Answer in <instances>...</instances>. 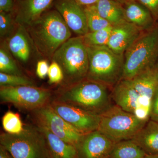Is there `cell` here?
Returning a JSON list of instances; mask_svg holds the SVG:
<instances>
[{
    "instance_id": "obj_1",
    "label": "cell",
    "mask_w": 158,
    "mask_h": 158,
    "mask_svg": "<svg viewBox=\"0 0 158 158\" xmlns=\"http://www.w3.org/2000/svg\"><path fill=\"white\" fill-rule=\"evenodd\" d=\"M26 28L37 52L48 59L71 37V31L56 9L46 11Z\"/></svg>"
},
{
    "instance_id": "obj_2",
    "label": "cell",
    "mask_w": 158,
    "mask_h": 158,
    "mask_svg": "<svg viewBox=\"0 0 158 158\" xmlns=\"http://www.w3.org/2000/svg\"><path fill=\"white\" fill-rule=\"evenodd\" d=\"M108 88L86 79L65 86L53 99L101 116L113 106Z\"/></svg>"
},
{
    "instance_id": "obj_3",
    "label": "cell",
    "mask_w": 158,
    "mask_h": 158,
    "mask_svg": "<svg viewBox=\"0 0 158 158\" xmlns=\"http://www.w3.org/2000/svg\"><path fill=\"white\" fill-rule=\"evenodd\" d=\"M122 79L133 78L155 65L158 61V23L144 31L124 54Z\"/></svg>"
},
{
    "instance_id": "obj_4",
    "label": "cell",
    "mask_w": 158,
    "mask_h": 158,
    "mask_svg": "<svg viewBox=\"0 0 158 158\" xmlns=\"http://www.w3.org/2000/svg\"><path fill=\"white\" fill-rule=\"evenodd\" d=\"M64 74V86L86 79L89 69L87 46L81 36L71 37L62 44L53 56Z\"/></svg>"
},
{
    "instance_id": "obj_5",
    "label": "cell",
    "mask_w": 158,
    "mask_h": 158,
    "mask_svg": "<svg viewBox=\"0 0 158 158\" xmlns=\"http://www.w3.org/2000/svg\"><path fill=\"white\" fill-rule=\"evenodd\" d=\"M89 69L86 79L108 86H115L121 80L124 55L113 52L107 46H87Z\"/></svg>"
},
{
    "instance_id": "obj_6",
    "label": "cell",
    "mask_w": 158,
    "mask_h": 158,
    "mask_svg": "<svg viewBox=\"0 0 158 158\" xmlns=\"http://www.w3.org/2000/svg\"><path fill=\"white\" fill-rule=\"evenodd\" d=\"M0 145L14 158H50L45 137L37 126L25 127L18 134L3 133Z\"/></svg>"
},
{
    "instance_id": "obj_7",
    "label": "cell",
    "mask_w": 158,
    "mask_h": 158,
    "mask_svg": "<svg viewBox=\"0 0 158 158\" xmlns=\"http://www.w3.org/2000/svg\"><path fill=\"white\" fill-rule=\"evenodd\" d=\"M148 121L140 120L118 106H112L101 115L98 130L116 143L132 139Z\"/></svg>"
},
{
    "instance_id": "obj_8",
    "label": "cell",
    "mask_w": 158,
    "mask_h": 158,
    "mask_svg": "<svg viewBox=\"0 0 158 158\" xmlns=\"http://www.w3.org/2000/svg\"><path fill=\"white\" fill-rule=\"evenodd\" d=\"M52 98L50 90L35 86L1 87L0 88L2 102L11 104L31 112L49 104Z\"/></svg>"
},
{
    "instance_id": "obj_9",
    "label": "cell",
    "mask_w": 158,
    "mask_h": 158,
    "mask_svg": "<svg viewBox=\"0 0 158 158\" xmlns=\"http://www.w3.org/2000/svg\"><path fill=\"white\" fill-rule=\"evenodd\" d=\"M37 124L44 127L63 141L76 146L84 135L65 121L49 104L32 111Z\"/></svg>"
},
{
    "instance_id": "obj_10",
    "label": "cell",
    "mask_w": 158,
    "mask_h": 158,
    "mask_svg": "<svg viewBox=\"0 0 158 158\" xmlns=\"http://www.w3.org/2000/svg\"><path fill=\"white\" fill-rule=\"evenodd\" d=\"M51 107L65 121L84 135L98 129L101 116L53 99Z\"/></svg>"
},
{
    "instance_id": "obj_11",
    "label": "cell",
    "mask_w": 158,
    "mask_h": 158,
    "mask_svg": "<svg viewBox=\"0 0 158 158\" xmlns=\"http://www.w3.org/2000/svg\"><path fill=\"white\" fill-rule=\"evenodd\" d=\"M115 142L98 130L85 134L76 147L78 158H107Z\"/></svg>"
},
{
    "instance_id": "obj_12",
    "label": "cell",
    "mask_w": 158,
    "mask_h": 158,
    "mask_svg": "<svg viewBox=\"0 0 158 158\" xmlns=\"http://www.w3.org/2000/svg\"><path fill=\"white\" fill-rule=\"evenodd\" d=\"M53 3L71 31L81 37L88 34L89 30L85 7L74 0H55Z\"/></svg>"
},
{
    "instance_id": "obj_13",
    "label": "cell",
    "mask_w": 158,
    "mask_h": 158,
    "mask_svg": "<svg viewBox=\"0 0 158 158\" xmlns=\"http://www.w3.org/2000/svg\"><path fill=\"white\" fill-rule=\"evenodd\" d=\"M144 31L125 21L113 26L107 46L115 53L124 55L126 51Z\"/></svg>"
},
{
    "instance_id": "obj_14",
    "label": "cell",
    "mask_w": 158,
    "mask_h": 158,
    "mask_svg": "<svg viewBox=\"0 0 158 158\" xmlns=\"http://www.w3.org/2000/svg\"><path fill=\"white\" fill-rule=\"evenodd\" d=\"M55 0H18L15 23L27 27L39 18Z\"/></svg>"
},
{
    "instance_id": "obj_15",
    "label": "cell",
    "mask_w": 158,
    "mask_h": 158,
    "mask_svg": "<svg viewBox=\"0 0 158 158\" xmlns=\"http://www.w3.org/2000/svg\"><path fill=\"white\" fill-rule=\"evenodd\" d=\"M122 6L126 20L141 31L151 30L158 23L148 9L137 0H128Z\"/></svg>"
},
{
    "instance_id": "obj_16",
    "label": "cell",
    "mask_w": 158,
    "mask_h": 158,
    "mask_svg": "<svg viewBox=\"0 0 158 158\" xmlns=\"http://www.w3.org/2000/svg\"><path fill=\"white\" fill-rule=\"evenodd\" d=\"M17 28L6 44L11 55L19 62L26 64L31 58L34 45L25 27L18 25Z\"/></svg>"
},
{
    "instance_id": "obj_17",
    "label": "cell",
    "mask_w": 158,
    "mask_h": 158,
    "mask_svg": "<svg viewBox=\"0 0 158 158\" xmlns=\"http://www.w3.org/2000/svg\"><path fill=\"white\" fill-rule=\"evenodd\" d=\"M140 96L131 79H121L115 85L112 94L116 106L133 114Z\"/></svg>"
},
{
    "instance_id": "obj_18",
    "label": "cell",
    "mask_w": 158,
    "mask_h": 158,
    "mask_svg": "<svg viewBox=\"0 0 158 158\" xmlns=\"http://www.w3.org/2000/svg\"><path fill=\"white\" fill-rule=\"evenodd\" d=\"M45 137L52 158H78L76 147L55 135L47 128L37 124Z\"/></svg>"
},
{
    "instance_id": "obj_19",
    "label": "cell",
    "mask_w": 158,
    "mask_h": 158,
    "mask_svg": "<svg viewBox=\"0 0 158 158\" xmlns=\"http://www.w3.org/2000/svg\"><path fill=\"white\" fill-rule=\"evenodd\" d=\"M131 140L147 155H158V123L150 120Z\"/></svg>"
},
{
    "instance_id": "obj_20",
    "label": "cell",
    "mask_w": 158,
    "mask_h": 158,
    "mask_svg": "<svg viewBox=\"0 0 158 158\" xmlns=\"http://www.w3.org/2000/svg\"><path fill=\"white\" fill-rule=\"evenodd\" d=\"M99 14L111 26L125 21L122 4L115 0H98L94 5Z\"/></svg>"
},
{
    "instance_id": "obj_21",
    "label": "cell",
    "mask_w": 158,
    "mask_h": 158,
    "mask_svg": "<svg viewBox=\"0 0 158 158\" xmlns=\"http://www.w3.org/2000/svg\"><path fill=\"white\" fill-rule=\"evenodd\" d=\"M145 152L131 139L116 142L108 158H144Z\"/></svg>"
},
{
    "instance_id": "obj_22",
    "label": "cell",
    "mask_w": 158,
    "mask_h": 158,
    "mask_svg": "<svg viewBox=\"0 0 158 158\" xmlns=\"http://www.w3.org/2000/svg\"><path fill=\"white\" fill-rule=\"evenodd\" d=\"M0 72L9 74L23 76L6 44L4 46H1L0 49Z\"/></svg>"
},
{
    "instance_id": "obj_23",
    "label": "cell",
    "mask_w": 158,
    "mask_h": 158,
    "mask_svg": "<svg viewBox=\"0 0 158 158\" xmlns=\"http://www.w3.org/2000/svg\"><path fill=\"white\" fill-rule=\"evenodd\" d=\"M85 10L89 32L99 31L111 26L99 14L94 5L85 7Z\"/></svg>"
},
{
    "instance_id": "obj_24",
    "label": "cell",
    "mask_w": 158,
    "mask_h": 158,
    "mask_svg": "<svg viewBox=\"0 0 158 158\" xmlns=\"http://www.w3.org/2000/svg\"><path fill=\"white\" fill-rule=\"evenodd\" d=\"M2 124L6 133L13 135L21 133L25 128L19 115L11 111L4 114L2 118Z\"/></svg>"
},
{
    "instance_id": "obj_25",
    "label": "cell",
    "mask_w": 158,
    "mask_h": 158,
    "mask_svg": "<svg viewBox=\"0 0 158 158\" xmlns=\"http://www.w3.org/2000/svg\"><path fill=\"white\" fill-rule=\"evenodd\" d=\"M113 26L94 32H89L82 36L86 46H107L110 39Z\"/></svg>"
},
{
    "instance_id": "obj_26",
    "label": "cell",
    "mask_w": 158,
    "mask_h": 158,
    "mask_svg": "<svg viewBox=\"0 0 158 158\" xmlns=\"http://www.w3.org/2000/svg\"><path fill=\"white\" fill-rule=\"evenodd\" d=\"M1 87L34 86L31 80L23 76L15 75L0 73Z\"/></svg>"
},
{
    "instance_id": "obj_27",
    "label": "cell",
    "mask_w": 158,
    "mask_h": 158,
    "mask_svg": "<svg viewBox=\"0 0 158 158\" xmlns=\"http://www.w3.org/2000/svg\"><path fill=\"white\" fill-rule=\"evenodd\" d=\"M152 99L147 97H139L136 103L134 114L141 120L148 121L150 118Z\"/></svg>"
},
{
    "instance_id": "obj_28",
    "label": "cell",
    "mask_w": 158,
    "mask_h": 158,
    "mask_svg": "<svg viewBox=\"0 0 158 158\" xmlns=\"http://www.w3.org/2000/svg\"><path fill=\"white\" fill-rule=\"evenodd\" d=\"M14 23L12 13L0 12V36L1 38L8 37L14 30Z\"/></svg>"
},
{
    "instance_id": "obj_29",
    "label": "cell",
    "mask_w": 158,
    "mask_h": 158,
    "mask_svg": "<svg viewBox=\"0 0 158 158\" xmlns=\"http://www.w3.org/2000/svg\"><path fill=\"white\" fill-rule=\"evenodd\" d=\"M48 76L49 83L51 85L59 84L64 80V74L62 69L57 62L54 61H52L49 65Z\"/></svg>"
},
{
    "instance_id": "obj_30",
    "label": "cell",
    "mask_w": 158,
    "mask_h": 158,
    "mask_svg": "<svg viewBox=\"0 0 158 158\" xmlns=\"http://www.w3.org/2000/svg\"><path fill=\"white\" fill-rule=\"evenodd\" d=\"M145 6L158 23V0H137Z\"/></svg>"
},
{
    "instance_id": "obj_31",
    "label": "cell",
    "mask_w": 158,
    "mask_h": 158,
    "mask_svg": "<svg viewBox=\"0 0 158 158\" xmlns=\"http://www.w3.org/2000/svg\"><path fill=\"white\" fill-rule=\"evenodd\" d=\"M49 66L48 62L45 60H41L37 63L36 74L40 79L45 78L48 74Z\"/></svg>"
},
{
    "instance_id": "obj_32",
    "label": "cell",
    "mask_w": 158,
    "mask_h": 158,
    "mask_svg": "<svg viewBox=\"0 0 158 158\" xmlns=\"http://www.w3.org/2000/svg\"><path fill=\"white\" fill-rule=\"evenodd\" d=\"M150 120L158 123V87L156 90L152 100Z\"/></svg>"
},
{
    "instance_id": "obj_33",
    "label": "cell",
    "mask_w": 158,
    "mask_h": 158,
    "mask_svg": "<svg viewBox=\"0 0 158 158\" xmlns=\"http://www.w3.org/2000/svg\"><path fill=\"white\" fill-rule=\"evenodd\" d=\"M15 8V0H0V12H11Z\"/></svg>"
},
{
    "instance_id": "obj_34",
    "label": "cell",
    "mask_w": 158,
    "mask_h": 158,
    "mask_svg": "<svg viewBox=\"0 0 158 158\" xmlns=\"http://www.w3.org/2000/svg\"><path fill=\"white\" fill-rule=\"evenodd\" d=\"M74 1L79 5L85 7L95 5L98 0H74Z\"/></svg>"
},
{
    "instance_id": "obj_35",
    "label": "cell",
    "mask_w": 158,
    "mask_h": 158,
    "mask_svg": "<svg viewBox=\"0 0 158 158\" xmlns=\"http://www.w3.org/2000/svg\"><path fill=\"white\" fill-rule=\"evenodd\" d=\"M0 158H14L2 146L0 145Z\"/></svg>"
},
{
    "instance_id": "obj_36",
    "label": "cell",
    "mask_w": 158,
    "mask_h": 158,
    "mask_svg": "<svg viewBox=\"0 0 158 158\" xmlns=\"http://www.w3.org/2000/svg\"><path fill=\"white\" fill-rule=\"evenodd\" d=\"M144 158H158V155H147Z\"/></svg>"
},
{
    "instance_id": "obj_37",
    "label": "cell",
    "mask_w": 158,
    "mask_h": 158,
    "mask_svg": "<svg viewBox=\"0 0 158 158\" xmlns=\"http://www.w3.org/2000/svg\"><path fill=\"white\" fill-rule=\"evenodd\" d=\"M115 1H117V2H118L123 4L124 2H127V1H128V0H115Z\"/></svg>"
},
{
    "instance_id": "obj_38",
    "label": "cell",
    "mask_w": 158,
    "mask_h": 158,
    "mask_svg": "<svg viewBox=\"0 0 158 158\" xmlns=\"http://www.w3.org/2000/svg\"><path fill=\"white\" fill-rule=\"evenodd\" d=\"M50 158H52V157H51V155H50Z\"/></svg>"
},
{
    "instance_id": "obj_39",
    "label": "cell",
    "mask_w": 158,
    "mask_h": 158,
    "mask_svg": "<svg viewBox=\"0 0 158 158\" xmlns=\"http://www.w3.org/2000/svg\"></svg>"
}]
</instances>
